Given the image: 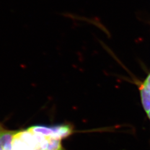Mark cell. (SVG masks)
Here are the masks:
<instances>
[{
    "label": "cell",
    "mask_w": 150,
    "mask_h": 150,
    "mask_svg": "<svg viewBox=\"0 0 150 150\" xmlns=\"http://www.w3.org/2000/svg\"><path fill=\"white\" fill-rule=\"evenodd\" d=\"M17 131H9L0 126V143L3 150H12V141Z\"/></svg>",
    "instance_id": "obj_1"
},
{
    "label": "cell",
    "mask_w": 150,
    "mask_h": 150,
    "mask_svg": "<svg viewBox=\"0 0 150 150\" xmlns=\"http://www.w3.org/2000/svg\"><path fill=\"white\" fill-rule=\"evenodd\" d=\"M140 96L142 106L146 113L150 110V93L142 84L139 85Z\"/></svg>",
    "instance_id": "obj_2"
},
{
    "label": "cell",
    "mask_w": 150,
    "mask_h": 150,
    "mask_svg": "<svg viewBox=\"0 0 150 150\" xmlns=\"http://www.w3.org/2000/svg\"><path fill=\"white\" fill-rule=\"evenodd\" d=\"M142 85L145 86V88L147 89V90L150 93V74L147 77L144 82L142 83Z\"/></svg>",
    "instance_id": "obj_3"
},
{
    "label": "cell",
    "mask_w": 150,
    "mask_h": 150,
    "mask_svg": "<svg viewBox=\"0 0 150 150\" xmlns=\"http://www.w3.org/2000/svg\"><path fill=\"white\" fill-rule=\"evenodd\" d=\"M146 114H147V116H148V117L149 118L150 121V110L149 111L147 112H146Z\"/></svg>",
    "instance_id": "obj_4"
}]
</instances>
